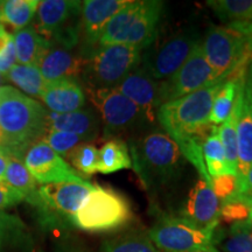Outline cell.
Returning <instances> with one entry per match:
<instances>
[{
	"label": "cell",
	"instance_id": "6da1fadb",
	"mask_svg": "<svg viewBox=\"0 0 252 252\" xmlns=\"http://www.w3.org/2000/svg\"><path fill=\"white\" fill-rule=\"evenodd\" d=\"M48 131V111L12 87H0V132L2 149L9 157L23 159Z\"/></svg>",
	"mask_w": 252,
	"mask_h": 252
},
{
	"label": "cell",
	"instance_id": "7a4b0ae2",
	"mask_svg": "<svg viewBox=\"0 0 252 252\" xmlns=\"http://www.w3.org/2000/svg\"><path fill=\"white\" fill-rule=\"evenodd\" d=\"M132 167L146 190L169 186L180 178L186 158L165 132L153 131L128 141Z\"/></svg>",
	"mask_w": 252,
	"mask_h": 252
},
{
	"label": "cell",
	"instance_id": "3957f363",
	"mask_svg": "<svg viewBox=\"0 0 252 252\" xmlns=\"http://www.w3.org/2000/svg\"><path fill=\"white\" fill-rule=\"evenodd\" d=\"M163 7L159 0L130 1L105 25L97 48L119 43L149 48L157 40Z\"/></svg>",
	"mask_w": 252,
	"mask_h": 252
},
{
	"label": "cell",
	"instance_id": "277c9868",
	"mask_svg": "<svg viewBox=\"0 0 252 252\" xmlns=\"http://www.w3.org/2000/svg\"><path fill=\"white\" fill-rule=\"evenodd\" d=\"M225 81L214 82L187 96L167 102L158 108V122L175 144L209 124L214 98Z\"/></svg>",
	"mask_w": 252,
	"mask_h": 252
},
{
	"label": "cell",
	"instance_id": "5b68a950",
	"mask_svg": "<svg viewBox=\"0 0 252 252\" xmlns=\"http://www.w3.org/2000/svg\"><path fill=\"white\" fill-rule=\"evenodd\" d=\"M134 214L125 195L109 187L94 186L93 191L72 216L71 224L87 232L123 231Z\"/></svg>",
	"mask_w": 252,
	"mask_h": 252
},
{
	"label": "cell",
	"instance_id": "8992f818",
	"mask_svg": "<svg viewBox=\"0 0 252 252\" xmlns=\"http://www.w3.org/2000/svg\"><path fill=\"white\" fill-rule=\"evenodd\" d=\"M201 45L216 81L226 80L237 70H247L252 61L248 36L231 24L210 27Z\"/></svg>",
	"mask_w": 252,
	"mask_h": 252
},
{
	"label": "cell",
	"instance_id": "52a82bcc",
	"mask_svg": "<svg viewBox=\"0 0 252 252\" xmlns=\"http://www.w3.org/2000/svg\"><path fill=\"white\" fill-rule=\"evenodd\" d=\"M141 53L139 47L124 43L97 48L87 59L82 72L88 89L117 88L131 71L139 67Z\"/></svg>",
	"mask_w": 252,
	"mask_h": 252
},
{
	"label": "cell",
	"instance_id": "ba28073f",
	"mask_svg": "<svg viewBox=\"0 0 252 252\" xmlns=\"http://www.w3.org/2000/svg\"><path fill=\"white\" fill-rule=\"evenodd\" d=\"M36 11L33 27L50 45L56 43L68 50L77 45L81 34V1L43 0L39 2Z\"/></svg>",
	"mask_w": 252,
	"mask_h": 252
},
{
	"label": "cell",
	"instance_id": "9c48e42d",
	"mask_svg": "<svg viewBox=\"0 0 252 252\" xmlns=\"http://www.w3.org/2000/svg\"><path fill=\"white\" fill-rule=\"evenodd\" d=\"M153 244L163 252H219L213 235L184 217L163 214L149 230Z\"/></svg>",
	"mask_w": 252,
	"mask_h": 252
},
{
	"label": "cell",
	"instance_id": "30bf717a",
	"mask_svg": "<svg viewBox=\"0 0 252 252\" xmlns=\"http://www.w3.org/2000/svg\"><path fill=\"white\" fill-rule=\"evenodd\" d=\"M198 33L188 30L178 32L162 42H154L141 53L140 65L158 82L166 81L180 69L197 43Z\"/></svg>",
	"mask_w": 252,
	"mask_h": 252
},
{
	"label": "cell",
	"instance_id": "8fae6325",
	"mask_svg": "<svg viewBox=\"0 0 252 252\" xmlns=\"http://www.w3.org/2000/svg\"><path fill=\"white\" fill-rule=\"evenodd\" d=\"M91 102L98 109L104 123V137H115L133 130L146 122L143 111L133 102L116 89H88Z\"/></svg>",
	"mask_w": 252,
	"mask_h": 252
},
{
	"label": "cell",
	"instance_id": "7c38bea8",
	"mask_svg": "<svg viewBox=\"0 0 252 252\" xmlns=\"http://www.w3.org/2000/svg\"><path fill=\"white\" fill-rule=\"evenodd\" d=\"M217 82L203 54L202 45L197 43L184 65L173 76L160 82L159 106L194 93Z\"/></svg>",
	"mask_w": 252,
	"mask_h": 252
},
{
	"label": "cell",
	"instance_id": "4fadbf2b",
	"mask_svg": "<svg viewBox=\"0 0 252 252\" xmlns=\"http://www.w3.org/2000/svg\"><path fill=\"white\" fill-rule=\"evenodd\" d=\"M24 163L35 181L41 185L86 182L76 169L43 141H37L28 149L24 157Z\"/></svg>",
	"mask_w": 252,
	"mask_h": 252
},
{
	"label": "cell",
	"instance_id": "5bb4252c",
	"mask_svg": "<svg viewBox=\"0 0 252 252\" xmlns=\"http://www.w3.org/2000/svg\"><path fill=\"white\" fill-rule=\"evenodd\" d=\"M94 187L88 181L42 185L37 190L40 201L36 207L71 223L72 216L83 206Z\"/></svg>",
	"mask_w": 252,
	"mask_h": 252
},
{
	"label": "cell",
	"instance_id": "9a60e30c",
	"mask_svg": "<svg viewBox=\"0 0 252 252\" xmlns=\"http://www.w3.org/2000/svg\"><path fill=\"white\" fill-rule=\"evenodd\" d=\"M220 202L212 186L200 178L189 190L179 216L197 228L214 234L220 222Z\"/></svg>",
	"mask_w": 252,
	"mask_h": 252
},
{
	"label": "cell",
	"instance_id": "2e32d148",
	"mask_svg": "<svg viewBox=\"0 0 252 252\" xmlns=\"http://www.w3.org/2000/svg\"><path fill=\"white\" fill-rule=\"evenodd\" d=\"M116 89L143 111L146 121L154 122L159 108L160 82L154 80L141 65L131 71Z\"/></svg>",
	"mask_w": 252,
	"mask_h": 252
},
{
	"label": "cell",
	"instance_id": "e0dca14e",
	"mask_svg": "<svg viewBox=\"0 0 252 252\" xmlns=\"http://www.w3.org/2000/svg\"><path fill=\"white\" fill-rule=\"evenodd\" d=\"M128 2L127 0H87L82 2L81 33L86 49L91 50L90 55L97 49L105 25Z\"/></svg>",
	"mask_w": 252,
	"mask_h": 252
},
{
	"label": "cell",
	"instance_id": "ac0fdd59",
	"mask_svg": "<svg viewBox=\"0 0 252 252\" xmlns=\"http://www.w3.org/2000/svg\"><path fill=\"white\" fill-rule=\"evenodd\" d=\"M244 82L238 90L239 111L236 125L238 180L244 178L252 166V93L245 90Z\"/></svg>",
	"mask_w": 252,
	"mask_h": 252
},
{
	"label": "cell",
	"instance_id": "d6986e66",
	"mask_svg": "<svg viewBox=\"0 0 252 252\" xmlns=\"http://www.w3.org/2000/svg\"><path fill=\"white\" fill-rule=\"evenodd\" d=\"M87 60L84 56L75 55L68 49L49 48L40 60L37 68L47 82L58 80H76L82 76Z\"/></svg>",
	"mask_w": 252,
	"mask_h": 252
},
{
	"label": "cell",
	"instance_id": "ffe728a7",
	"mask_svg": "<svg viewBox=\"0 0 252 252\" xmlns=\"http://www.w3.org/2000/svg\"><path fill=\"white\" fill-rule=\"evenodd\" d=\"M50 112L67 113L81 110L86 104L83 89L76 80H58L47 82L40 97Z\"/></svg>",
	"mask_w": 252,
	"mask_h": 252
},
{
	"label": "cell",
	"instance_id": "44dd1931",
	"mask_svg": "<svg viewBox=\"0 0 252 252\" xmlns=\"http://www.w3.org/2000/svg\"><path fill=\"white\" fill-rule=\"evenodd\" d=\"M48 130L80 135L89 143L98 137L99 119L91 109L67 113L48 112Z\"/></svg>",
	"mask_w": 252,
	"mask_h": 252
},
{
	"label": "cell",
	"instance_id": "7402d4cb",
	"mask_svg": "<svg viewBox=\"0 0 252 252\" xmlns=\"http://www.w3.org/2000/svg\"><path fill=\"white\" fill-rule=\"evenodd\" d=\"M213 242L219 252H252V225L248 220L234 223L228 229L219 225Z\"/></svg>",
	"mask_w": 252,
	"mask_h": 252
},
{
	"label": "cell",
	"instance_id": "603a6c76",
	"mask_svg": "<svg viewBox=\"0 0 252 252\" xmlns=\"http://www.w3.org/2000/svg\"><path fill=\"white\" fill-rule=\"evenodd\" d=\"M15 46V54L19 64H39L47 50L52 48V45L35 31L33 26L24 28L17 32L13 37Z\"/></svg>",
	"mask_w": 252,
	"mask_h": 252
},
{
	"label": "cell",
	"instance_id": "cb8c5ba5",
	"mask_svg": "<svg viewBox=\"0 0 252 252\" xmlns=\"http://www.w3.org/2000/svg\"><path fill=\"white\" fill-rule=\"evenodd\" d=\"M102 252H161L151 241L149 232L138 229L123 230L102 243Z\"/></svg>",
	"mask_w": 252,
	"mask_h": 252
},
{
	"label": "cell",
	"instance_id": "d4e9b609",
	"mask_svg": "<svg viewBox=\"0 0 252 252\" xmlns=\"http://www.w3.org/2000/svg\"><path fill=\"white\" fill-rule=\"evenodd\" d=\"M128 168H132V161L128 146L124 140L112 138L100 147L97 172L100 174H111Z\"/></svg>",
	"mask_w": 252,
	"mask_h": 252
},
{
	"label": "cell",
	"instance_id": "484cf974",
	"mask_svg": "<svg viewBox=\"0 0 252 252\" xmlns=\"http://www.w3.org/2000/svg\"><path fill=\"white\" fill-rule=\"evenodd\" d=\"M4 185L19 191L34 206L39 203L40 198L39 194H37V190H39L37 182L26 168L23 159L14 157L9 158Z\"/></svg>",
	"mask_w": 252,
	"mask_h": 252
},
{
	"label": "cell",
	"instance_id": "4316f807",
	"mask_svg": "<svg viewBox=\"0 0 252 252\" xmlns=\"http://www.w3.org/2000/svg\"><path fill=\"white\" fill-rule=\"evenodd\" d=\"M37 0H5L0 1V25L21 31L31 23L39 6Z\"/></svg>",
	"mask_w": 252,
	"mask_h": 252
},
{
	"label": "cell",
	"instance_id": "83f0119b",
	"mask_svg": "<svg viewBox=\"0 0 252 252\" xmlns=\"http://www.w3.org/2000/svg\"><path fill=\"white\" fill-rule=\"evenodd\" d=\"M238 111L239 94H237V98H236L235 106L231 113H230L229 117L222 124L217 126V133H219L220 140L222 143L223 150H224L225 161L226 166H228L229 174L234 175H237V135H236V125H237Z\"/></svg>",
	"mask_w": 252,
	"mask_h": 252
},
{
	"label": "cell",
	"instance_id": "f1b7e54d",
	"mask_svg": "<svg viewBox=\"0 0 252 252\" xmlns=\"http://www.w3.org/2000/svg\"><path fill=\"white\" fill-rule=\"evenodd\" d=\"M6 77L25 93L34 97H41L47 84V81L36 65L15 64Z\"/></svg>",
	"mask_w": 252,
	"mask_h": 252
},
{
	"label": "cell",
	"instance_id": "f546056e",
	"mask_svg": "<svg viewBox=\"0 0 252 252\" xmlns=\"http://www.w3.org/2000/svg\"><path fill=\"white\" fill-rule=\"evenodd\" d=\"M244 81L245 78L239 81L228 80V78H226V81L222 84L220 90L217 91V94H215V98H214L212 111H210L209 116V122L212 123L213 125H220L229 117V115L231 113L232 109H234L235 106L239 84Z\"/></svg>",
	"mask_w": 252,
	"mask_h": 252
},
{
	"label": "cell",
	"instance_id": "4dcf8cb0",
	"mask_svg": "<svg viewBox=\"0 0 252 252\" xmlns=\"http://www.w3.org/2000/svg\"><path fill=\"white\" fill-rule=\"evenodd\" d=\"M207 5L226 24L252 21V0H209Z\"/></svg>",
	"mask_w": 252,
	"mask_h": 252
},
{
	"label": "cell",
	"instance_id": "1f68e13d",
	"mask_svg": "<svg viewBox=\"0 0 252 252\" xmlns=\"http://www.w3.org/2000/svg\"><path fill=\"white\" fill-rule=\"evenodd\" d=\"M202 156L204 166L208 174L212 179L217 176L229 174L228 166H226L224 150L220 143L219 133H217V126L213 133L204 141L202 147Z\"/></svg>",
	"mask_w": 252,
	"mask_h": 252
},
{
	"label": "cell",
	"instance_id": "d6a6232c",
	"mask_svg": "<svg viewBox=\"0 0 252 252\" xmlns=\"http://www.w3.org/2000/svg\"><path fill=\"white\" fill-rule=\"evenodd\" d=\"M67 159L82 175H91L97 172L98 150L90 143H83L75 147L67 156Z\"/></svg>",
	"mask_w": 252,
	"mask_h": 252
},
{
	"label": "cell",
	"instance_id": "836d02e7",
	"mask_svg": "<svg viewBox=\"0 0 252 252\" xmlns=\"http://www.w3.org/2000/svg\"><path fill=\"white\" fill-rule=\"evenodd\" d=\"M41 141H43V143L48 145L50 149L55 151L59 156L65 158H67L68 154L70 153L75 147H77L78 145L88 143L84 138L80 137V135L54 130L47 131V133Z\"/></svg>",
	"mask_w": 252,
	"mask_h": 252
},
{
	"label": "cell",
	"instance_id": "e575fe53",
	"mask_svg": "<svg viewBox=\"0 0 252 252\" xmlns=\"http://www.w3.org/2000/svg\"><path fill=\"white\" fill-rule=\"evenodd\" d=\"M249 214H250V208L243 195H238L220 202V220L230 224L245 222L249 220Z\"/></svg>",
	"mask_w": 252,
	"mask_h": 252
},
{
	"label": "cell",
	"instance_id": "d590c367",
	"mask_svg": "<svg viewBox=\"0 0 252 252\" xmlns=\"http://www.w3.org/2000/svg\"><path fill=\"white\" fill-rule=\"evenodd\" d=\"M212 188L220 202L241 195L238 176L234 174H224L212 179Z\"/></svg>",
	"mask_w": 252,
	"mask_h": 252
},
{
	"label": "cell",
	"instance_id": "8d00e7d4",
	"mask_svg": "<svg viewBox=\"0 0 252 252\" xmlns=\"http://www.w3.org/2000/svg\"><path fill=\"white\" fill-rule=\"evenodd\" d=\"M19 220L17 217L8 215L4 210H0V247L9 238L13 230L19 228Z\"/></svg>",
	"mask_w": 252,
	"mask_h": 252
},
{
	"label": "cell",
	"instance_id": "74e56055",
	"mask_svg": "<svg viewBox=\"0 0 252 252\" xmlns=\"http://www.w3.org/2000/svg\"><path fill=\"white\" fill-rule=\"evenodd\" d=\"M15 59H17V54H15L14 41L12 39L7 46L0 52V74L6 76L8 71L15 65Z\"/></svg>",
	"mask_w": 252,
	"mask_h": 252
},
{
	"label": "cell",
	"instance_id": "f35d334b",
	"mask_svg": "<svg viewBox=\"0 0 252 252\" xmlns=\"http://www.w3.org/2000/svg\"><path fill=\"white\" fill-rule=\"evenodd\" d=\"M24 200L25 197L19 191L5 185H0V210L15 206Z\"/></svg>",
	"mask_w": 252,
	"mask_h": 252
},
{
	"label": "cell",
	"instance_id": "ab89813d",
	"mask_svg": "<svg viewBox=\"0 0 252 252\" xmlns=\"http://www.w3.org/2000/svg\"><path fill=\"white\" fill-rule=\"evenodd\" d=\"M239 181V194L251 195L252 194V166L249 168L247 174Z\"/></svg>",
	"mask_w": 252,
	"mask_h": 252
},
{
	"label": "cell",
	"instance_id": "60d3db41",
	"mask_svg": "<svg viewBox=\"0 0 252 252\" xmlns=\"http://www.w3.org/2000/svg\"><path fill=\"white\" fill-rule=\"evenodd\" d=\"M9 158L11 157H9L7 151L0 147V185L5 184V174L6 169H7Z\"/></svg>",
	"mask_w": 252,
	"mask_h": 252
},
{
	"label": "cell",
	"instance_id": "b9f144b4",
	"mask_svg": "<svg viewBox=\"0 0 252 252\" xmlns=\"http://www.w3.org/2000/svg\"><path fill=\"white\" fill-rule=\"evenodd\" d=\"M234 25L248 36L249 50L252 56V21H241V23H234Z\"/></svg>",
	"mask_w": 252,
	"mask_h": 252
},
{
	"label": "cell",
	"instance_id": "7bdbcfd3",
	"mask_svg": "<svg viewBox=\"0 0 252 252\" xmlns=\"http://www.w3.org/2000/svg\"><path fill=\"white\" fill-rule=\"evenodd\" d=\"M12 39H13V36H12L11 34L5 30L4 26H1V28H0V52L7 46V43Z\"/></svg>",
	"mask_w": 252,
	"mask_h": 252
},
{
	"label": "cell",
	"instance_id": "ee69618b",
	"mask_svg": "<svg viewBox=\"0 0 252 252\" xmlns=\"http://www.w3.org/2000/svg\"><path fill=\"white\" fill-rule=\"evenodd\" d=\"M245 90L251 91L252 93V61L249 64L247 74H245V82H244Z\"/></svg>",
	"mask_w": 252,
	"mask_h": 252
},
{
	"label": "cell",
	"instance_id": "f6af8a7d",
	"mask_svg": "<svg viewBox=\"0 0 252 252\" xmlns=\"http://www.w3.org/2000/svg\"><path fill=\"white\" fill-rule=\"evenodd\" d=\"M243 196L245 198V201H247V203L249 204V208H250V214H249L248 222L252 225V194L251 195H243Z\"/></svg>",
	"mask_w": 252,
	"mask_h": 252
},
{
	"label": "cell",
	"instance_id": "bcb514c9",
	"mask_svg": "<svg viewBox=\"0 0 252 252\" xmlns=\"http://www.w3.org/2000/svg\"><path fill=\"white\" fill-rule=\"evenodd\" d=\"M0 147H2V135H1V132H0Z\"/></svg>",
	"mask_w": 252,
	"mask_h": 252
},
{
	"label": "cell",
	"instance_id": "7dc6e473",
	"mask_svg": "<svg viewBox=\"0 0 252 252\" xmlns=\"http://www.w3.org/2000/svg\"><path fill=\"white\" fill-rule=\"evenodd\" d=\"M1 26H2V25H0V28H1Z\"/></svg>",
	"mask_w": 252,
	"mask_h": 252
},
{
	"label": "cell",
	"instance_id": "c3c4849f",
	"mask_svg": "<svg viewBox=\"0 0 252 252\" xmlns=\"http://www.w3.org/2000/svg\"><path fill=\"white\" fill-rule=\"evenodd\" d=\"M71 252H77V251H71Z\"/></svg>",
	"mask_w": 252,
	"mask_h": 252
}]
</instances>
